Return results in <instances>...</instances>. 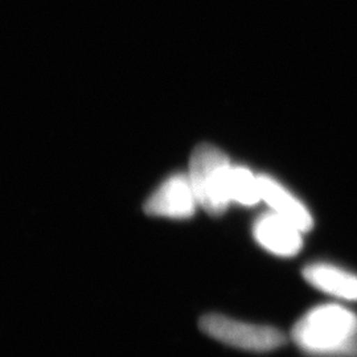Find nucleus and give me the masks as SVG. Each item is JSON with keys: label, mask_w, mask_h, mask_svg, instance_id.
<instances>
[{"label": "nucleus", "mask_w": 357, "mask_h": 357, "mask_svg": "<svg viewBox=\"0 0 357 357\" xmlns=\"http://www.w3.org/2000/svg\"><path fill=\"white\" fill-rule=\"evenodd\" d=\"M197 206L188 174L178 172L168 176L149 196L143 209L150 216L184 220L190 218Z\"/></svg>", "instance_id": "20e7f679"}, {"label": "nucleus", "mask_w": 357, "mask_h": 357, "mask_svg": "<svg viewBox=\"0 0 357 357\" xmlns=\"http://www.w3.org/2000/svg\"><path fill=\"white\" fill-rule=\"evenodd\" d=\"M230 202L243 206H255L261 202L259 180L246 167H231L229 178Z\"/></svg>", "instance_id": "6e6552de"}, {"label": "nucleus", "mask_w": 357, "mask_h": 357, "mask_svg": "<svg viewBox=\"0 0 357 357\" xmlns=\"http://www.w3.org/2000/svg\"><path fill=\"white\" fill-rule=\"evenodd\" d=\"M295 344L317 357H357V315L340 305H321L296 321Z\"/></svg>", "instance_id": "f257e3e1"}, {"label": "nucleus", "mask_w": 357, "mask_h": 357, "mask_svg": "<svg viewBox=\"0 0 357 357\" xmlns=\"http://www.w3.org/2000/svg\"><path fill=\"white\" fill-rule=\"evenodd\" d=\"M253 236L265 250L278 257H294L303 246V231L274 212L257 218Z\"/></svg>", "instance_id": "39448f33"}, {"label": "nucleus", "mask_w": 357, "mask_h": 357, "mask_svg": "<svg viewBox=\"0 0 357 357\" xmlns=\"http://www.w3.org/2000/svg\"><path fill=\"white\" fill-rule=\"evenodd\" d=\"M311 286L333 298L357 302V275L330 264H311L303 270Z\"/></svg>", "instance_id": "0eeeda50"}, {"label": "nucleus", "mask_w": 357, "mask_h": 357, "mask_svg": "<svg viewBox=\"0 0 357 357\" xmlns=\"http://www.w3.org/2000/svg\"><path fill=\"white\" fill-rule=\"evenodd\" d=\"M229 158L213 144H199L191 155L188 178L199 206L209 215H222L231 204L229 178L231 171Z\"/></svg>", "instance_id": "f03ea898"}, {"label": "nucleus", "mask_w": 357, "mask_h": 357, "mask_svg": "<svg viewBox=\"0 0 357 357\" xmlns=\"http://www.w3.org/2000/svg\"><path fill=\"white\" fill-rule=\"evenodd\" d=\"M200 330L222 344L250 352H270L287 343L286 335L274 327L243 323L220 314H208L199 321Z\"/></svg>", "instance_id": "7ed1b4c3"}, {"label": "nucleus", "mask_w": 357, "mask_h": 357, "mask_svg": "<svg viewBox=\"0 0 357 357\" xmlns=\"http://www.w3.org/2000/svg\"><path fill=\"white\" fill-rule=\"evenodd\" d=\"M261 202L271 208V212L289 220L303 233L312 229L314 218L299 199L286 190L280 181L268 175H258Z\"/></svg>", "instance_id": "423d86ee"}]
</instances>
